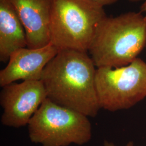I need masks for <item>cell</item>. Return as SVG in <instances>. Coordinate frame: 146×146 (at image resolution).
<instances>
[{
    "label": "cell",
    "instance_id": "obj_6",
    "mask_svg": "<svg viewBox=\"0 0 146 146\" xmlns=\"http://www.w3.org/2000/svg\"><path fill=\"white\" fill-rule=\"evenodd\" d=\"M2 88L0 104L3 109V125L20 128L28 125L33 115L47 98L41 80L12 83Z\"/></svg>",
    "mask_w": 146,
    "mask_h": 146
},
{
    "label": "cell",
    "instance_id": "obj_9",
    "mask_svg": "<svg viewBox=\"0 0 146 146\" xmlns=\"http://www.w3.org/2000/svg\"><path fill=\"white\" fill-rule=\"evenodd\" d=\"M27 47L26 34L10 0H0V61L8 62L16 50Z\"/></svg>",
    "mask_w": 146,
    "mask_h": 146
},
{
    "label": "cell",
    "instance_id": "obj_14",
    "mask_svg": "<svg viewBox=\"0 0 146 146\" xmlns=\"http://www.w3.org/2000/svg\"></svg>",
    "mask_w": 146,
    "mask_h": 146
},
{
    "label": "cell",
    "instance_id": "obj_2",
    "mask_svg": "<svg viewBox=\"0 0 146 146\" xmlns=\"http://www.w3.org/2000/svg\"><path fill=\"white\" fill-rule=\"evenodd\" d=\"M146 44V15L141 11H131L107 16L88 52L96 68H117L138 58Z\"/></svg>",
    "mask_w": 146,
    "mask_h": 146
},
{
    "label": "cell",
    "instance_id": "obj_1",
    "mask_svg": "<svg viewBox=\"0 0 146 146\" xmlns=\"http://www.w3.org/2000/svg\"><path fill=\"white\" fill-rule=\"evenodd\" d=\"M96 69L88 52L58 50L42 72L41 81L47 98L88 117H95L101 109Z\"/></svg>",
    "mask_w": 146,
    "mask_h": 146
},
{
    "label": "cell",
    "instance_id": "obj_11",
    "mask_svg": "<svg viewBox=\"0 0 146 146\" xmlns=\"http://www.w3.org/2000/svg\"><path fill=\"white\" fill-rule=\"evenodd\" d=\"M104 146H116L115 145L110 141L107 140H104ZM125 146H134V142L133 141H129L128 142Z\"/></svg>",
    "mask_w": 146,
    "mask_h": 146
},
{
    "label": "cell",
    "instance_id": "obj_4",
    "mask_svg": "<svg viewBox=\"0 0 146 146\" xmlns=\"http://www.w3.org/2000/svg\"><path fill=\"white\" fill-rule=\"evenodd\" d=\"M27 125L31 141L42 146H81L88 143L92 135L87 116L48 98Z\"/></svg>",
    "mask_w": 146,
    "mask_h": 146
},
{
    "label": "cell",
    "instance_id": "obj_5",
    "mask_svg": "<svg viewBox=\"0 0 146 146\" xmlns=\"http://www.w3.org/2000/svg\"><path fill=\"white\" fill-rule=\"evenodd\" d=\"M96 86L101 109H130L146 98V62L138 58L125 66L98 68Z\"/></svg>",
    "mask_w": 146,
    "mask_h": 146
},
{
    "label": "cell",
    "instance_id": "obj_3",
    "mask_svg": "<svg viewBox=\"0 0 146 146\" xmlns=\"http://www.w3.org/2000/svg\"><path fill=\"white\" fill-rule=\"evenodd\" d=\"M104 8L89 0H52L50 43L58 50L88 52L107 16Z\"/></svg>",
    "mask_w": 146,
    "mask_h": 146
},
{
    "label": "cell",
    "instance_id": "obj_7",
    "mask_svg": "<svg viewBox=\"0 0 146 146\" xmlns=\"http://www.w3.org/2000/svg\"><path fill=\"white\" fill-rule=\"evenodd\" d=\"M58 50L51 43L39 48H23L13 52L7 65L0 71V86L18 80H41L44 68Z\"/></svg>",
    "mask_w": 146,
    "mask_h": 146
},
{
    "label": "cell",
    "instance_id": "obj_13",
    "mask_svg": "<svg viewBox=\"0 0 146 146\" xmlns=\"http://www.w3.org/2000/svg\"><path fill=\"white\" fill-rule=\"evenodd\" d=\"M132 2H139V1H145V0H130Z\"/></svg>",
    "mask_w": 146,
    "mask_h": 146
},
{
    "label": "cell",
    "instance_id": "obj_10",
    "mask_svg": "<svg viewBox=\"0 0 146 146\" xmlns=\"http://www.w3.org/2000/svg\"><path fill=\"white\" fill-rule=\"evenodd\" d=\"M89 1H92L94 3H97L104 7L106 5H110L114 3L118 0H89Z\"/></svg>",
    "mask_w": 146,
    "mask_h": 146
},
{
    "label": "cell",
    "instance_id": "obj_8",
    "mask_svg": "<svg viewBox=\"0 0 146 146\" xmlns=\"http://www.w3.org/2000/svg\"><path fill=\"white\" fill-rule=\"evenodd\" d=\"M26 34L27 47L39 48L50 43L52 0H10Z\"/></svg>",
    "mask_w": 146,
    "mask_h": 146
},
{
    "label": "cell",
    "instance_id": "obj_12",
    "mask_svg": "<svg viewBox=\"0 0 146 146\" xmlns=\"http://www.w3.org/2000/svg\"><path fill=\"white\" fill-rule=\"evenodd\" d=\"M141 13H146V0H145L143 3H142V5L141 6Z\"/></svg>",
    "mask_w": 146,
    "mask_h": 146
}]
</instances>
